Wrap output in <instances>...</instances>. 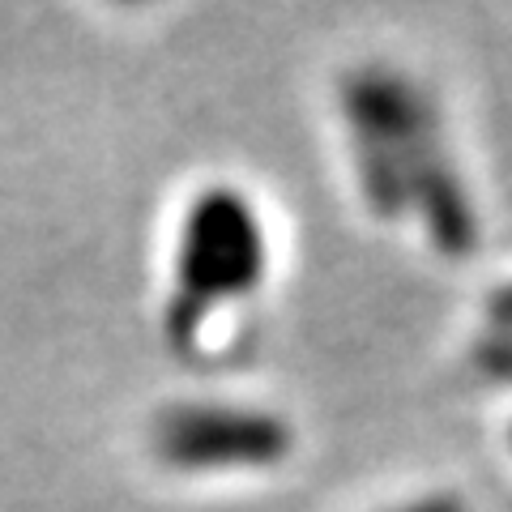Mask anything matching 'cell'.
Masks as SVG:
<instances>
[{
  "label": "cell",
  "mask_w": 512,
  "mask_h": 512,
  "mask_svg": "<svg viewBox=\"0 0 512 512\" xmlns=\"http://www.w3.org/2000/svg\"><path fill=\"white\" fill-rule=\"evenodd\" d=\"M483 363L491 367L500 380H512V333L508 329H495L487 346H483Z\"/></svg>",
  "instance_id": "obj_4"
},
{
  "label": "cell",
  "mask_w": 512,
  "mask_h": 512,
  "mask_svg": "<svg viewBox=\"0 0 512 512\" xmlns=\"http://www.w3.org/2000/svg\"><path fill=\"white\" fill-rule=\"evenodd\" d=\"M265 269L261 227L235 192H210L197 201L184 231L180 252V295L171 308V333L180 342H192L197 320L210 312V303L227 295H244L256 286Z\"/></svg>",
  "instance_id": "obj_2"
},
{
  "label": "cell",
  "mask_w": 512,
  "mask_h": 512,
  "mask_svg": "<svg viewBox=\"0 0 512 512\" xmlns=\"http://www.w3.org/2000/svg\"><path fill=\"white\" fill-rule=\"evenodd\" d=\"M350 116L359 128V167L367 197L380 214L402 205L406 188L419 192L440 248L466 252L474 244V218L466 197L436 154V124L427 103L393 73H363L350 82Z\"/></svg>",
  "instance_id": "obj_1"
},
{
  "label": "cell",
  "mask_w": 512,
  "mask_h": 512,
  "mask_svg": "<svg viewBox=\"0 0 512 512\" xmlns=\"http://www.w3.org/2000/svg\"><path fill=\"white\" fill-rule=\"evenodd\" d=\"M286 427L269 414L227 406H184L158 423V453L175 466H235L286 453Z\"/></svg>",
  "instance_id": "obj_3"
},
{
  "label": "cell",
  "mask_w": 512,
  "mask_h": 512,
  "mask_svg": "<svg viewBox=\"0 0 512 512\" xmlns=\"http://www.w3.org/2000/svg\"><path fill=\"white\" fill-rule=\"evenodd\" d=\"M495 320H500V325H512V286L495 299Z\"/></svg>",
  "instance_id": "obj_5"
}]
</instances>
